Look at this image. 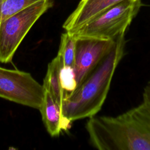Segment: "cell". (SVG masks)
Listing matches in <instances>:
<instances>
[{"label":"cell","instance_id":"cell-1","mask_svg":"<svg viewBox=\"0 0 150 150\" xmlns=\"http://www.w3.org/2000/svg\"><path fill=\"white\" fill-rule=\"evenodd\" d=\"M137 106L116 116L89 118L86 129L98 150H150V94Z\"/></svg>","mask_w":150,"mask_h":150},{"label":"cell","instance_id":"cell-2","mask_svg":"<svg viewBox=\"0 0 150 150\" xmlns=\"http://www.w3.org/2000/svg\"><path fill=\"white\" fill-rule=\"evenodd\" d=\"M125 35L116 39L111 51L91 73L63 100L61 111L70 121L90 118L101 110L112 79L124 54Z\"/></svg>","mask_w":150,"mask_h":150},{"label":"cell","instance_id":"cell-3","mask_svg":"<svg viewBox=\"0 0 150 150\" xmlns=\"http://www.w3.org/2000/svg\"><path fill=\"white\" fill-rule=\"evenodd\" d=\"M141 6V0H125L102 12L73 32L76 36L115 40L125 32Z\"/></svg>","mask_w":150,"mask_h":150},{"label":"cell","instance_id":"cell-4","mask_svg":"<svg viewBox=\"0 0 150 150\" xmlns=\"http://www.w3.org/2000/svg\"><path fill=\"white\" fill-rule=\"evenodd\" d=\"M53 5L41 0L2 20L0 23V62L12 61L18 47L35 22Z\"/></svg>","mask_w":150,"mask_h":150},{"label":"cell","instance_id":"cell-5","mask_svg":"<svg viewBox=\"0 0 150 150\" xmlns=\"http://www.w3.org/2000/svg\"><path fill=\"white\" fill-rule=\"evenodd\" d=\"M45 89L28 72L0 67V97L39 110Z\"/></svg>","mask_w":150,"mask_h":150},{"label":"cell","instance_id":"cell-6","mask_svg":"<svg viewBox=\"0 0 150 150\" xmlns=\"http://www.w3.org/2000/svg\"><path fill=\"white\" fill-rule=\"evenodd\" d=\"M74 36L76 38L74 71L77 87L111 51L115 43L116 39L104 40L75 35Z\"/></svg>","mask_w":150,"mask_h":150},{"label":"cell","instance_id":"cell-7","mask_svg":"<svg viewBox=\"0 0 150 150\" xmlns=\"http://www.w3.org/2000/svg\"><path fill=\"white\" fill-rule=\"evenodd\" d=\"M125 0H81L63 25L67 32H73L97 15Z\"/></svg>","mask_w":150,"mask_h":150},{"label":"cell","instance_id":"cell-8","mask_svg":"<svg viewBox=\"0 0 150 150\" xmlns=\"http://www.w3.org/2000/svg\"><path fill=\"white\" fill-rule=\"evenodd\" d=\"M39 110L45 127L51 137H58L62 131H67L70 128L71 121L63 117L60 107L47 90H45L43 102Z\"/></svg>","mask_w":150,"mask_h":150},{"label":"cell","instance_id":"cell-9","mask_svg":"<svg viewBox=\"0 0 150 150\" xmlns=\"http://www.w3.org/2000/svg\"><path fill=\"white\" fill-rule=\"evenodd\" d=\"M60 64L56 56L48 64L43 86L53 96L57 104L62 108L64 93L62 88L60 80Z\"/></svg>","mask_w":150,"mask_h":150},{"label":"cell","instance_id":"cell-10","mask_svg":"<svg viewBox=\"0 0 150 150\" xmlns=\"http://www.w3.org/2000/svg\"><path fill=\"white\" fill-rule=\"evenodd\" d=\"M76 54V38L73 34L66 31L62 34L57 57L60 67L74 68Z\"/></svg>","mask_w":150,"mask_h":150},{"label":"cell","instance_id":"cell-11","mask_svg":"<svg viewBox=\"0 0 150 150\" xmlns=\"http://www.w3.org/2000/svg\"><path fill=\"white\" fill-rule=\"evenodd\" d=\"M41 0H3L1 5L2 21Z\"/></svg>","mask_w":150,"mask_h":150},{"label":"cell","instance_id":"cell-12","mask_svg":"<svg viewBox=\"0 0 150 150\" xmlns=\"http://www.w3.org/2000/svg\"><path fill=\"white\" fill-rule=\"evenodd\" d=\"M59 76L61 87L64 93L65 98L77 88L74 68L60 67Z\"/></svg>","mask_w":150,"mask_h":150},{"label":"cell","instance_id":"cell-13","mask_svg":"<svg viewBox=\"0 0 150 150\" xmlns=\"http://www.w3.org/2000/svg\"><path fill=\"white\" fill-rule=\"evenodd\" d=\"M144 92H145V93L150 94V81L147 84V85L145 87V88L144 90Z\"/></svg>","mask_w":150,"mask_h":150},{"label":"cell","instance_id":"cell-14","mask_svg":"<svg viewBox=\"0 0 150 150\" xmlns=\"http://www.w3.org/2000/svg\"><path fill=\"white\" fill-rule=\"evenodd\" d=\"M3 0H0V23L2 21V15H1V5H2V2Z\"/></svg>","mask_w":150,"mask_h":150}]
</instances>
